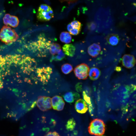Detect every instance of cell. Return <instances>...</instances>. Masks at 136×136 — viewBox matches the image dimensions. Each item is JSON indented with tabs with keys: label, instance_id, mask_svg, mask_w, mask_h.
Here are the masks:
<instances>
[{
	"label": "cell",
	"instance_id": "6da1fadb",
	"mask_svg": "<svg viewBox=\"0 0 136 136\" xmlns=\"http://www.w3.org/2000/svg\"><path fill=\"white\" fill-rule=\"evenodd\" d=\"M102 37L109 49H115L124 46L126 38L118 31L111 30Z\"/></svg>",
	"mask_w": 136,
	"mask_h": 136
},
{
	"label": "cell",
	"instance_id": "7a4b0ae2",
	"mask_svg": "<svg viewBox=\"0 0 136 136\" xmlns=\"http://www.w3.org/2000/svg\"><path fill=\"white\" fill-rule=\"evenodd\" d=\"M50 41L48 40L43 34L40 35L37 42H33L30 44L32 49L37 51L38 55L41 57L47 55L51 44Z\"/></svg>",
	"mask_w": 136,
	"mask_h": 136
},
{
	"label": "cell",
	"instance_id": "3957f363",
	"mask_svg": "<svg viewBox=\"0 0 136 136\" xmlns=\"http://www.w3.org/2000/svg\"><path fill=\"white\" fill-rule=\"evenodd\" d=\"M19 36L15 30L7 25L3 26L0 31V40L7 45L16 41Z\"/></svg>",
	"mask_w": 136,
	"mask_h": 136
},
{
	"label": "cell",
	"instance_id": "277c9868",
	"mask_svg": "<svg viewBox=\"0 0 136 136\" xmlns=\"http://www.w3.org/2000/svg\"><path fill=\"white\" fill-rule=\"evenodd\" d=\"M88 129V132L90 134L101 136L104 133L105 125L102 120L96 119L91 122Z\"/></svg>",
	"mask_w": 136,
	"mask_h": 136
},
{
	"label": "cell",
	"instance_id": "5b68a950",
	"mask_svg": "<svg viewBox=\"0 0 136 136\" xmlns=\"http://www.w3.org/2000/svg\"><path fill=\"white\" fill-rule=\"evenodd\" d=\"M53 17V11L51 7L45 4H42L40 6L37 14V18L39 20L48 21Z\"/></svg>",
	"mask_w": 136,
	"mask_h": 136
},
{
	"label": "cell",
	"instance_id": "8992f818",
	"mask_svg": "<svg viewBox=\"0 0 136 136\" xmlns=\"http://www.w3.org/2000/svg\"><path fill=\"white\" fill-rule=\"evenodd\" d=\"M89 68L86 64L82 63L76 66L74 70L76 76L79 79L85 80L88 76Z\"/></svg>",
	"mask_w": 136,
	"mask_h": 136
},
{
	"label": "cell",
	"instance_id": "52a82bcc",
	"mask_svg": "<svg viewBox=\"0 0 136 136\" xmlns=\"http://www.w3.org/2000/svg\"><path fill=\"white\" fill-rule=\"evenodd\" d=\"M37 73L40 81L44 84H45L50 78L52 70L50 67L40 68L37 69Z\"/></svg>",
	"mask_w": 136,
	"mask_h": 136
},
{
	"label": "cell",
	"instance_id": "ba28073f",
	"mask_svg": "<svg viewBox=\"0 0 136 136\" xmlns=\"http://www.w3.org/2000/svg\"><path fill=\"white\" fill-rule=\"evenodd\" d=\"M37 105L42 111H45L51 109V99L49 97L40 96L38 98Z\"/></svg>",
	"mask_w": 136,
	"mask_h": 136
},
{
	"label": "cell",
	"instance_id": "9c48e42d",
	"mask_svg": "<svg viewBox=\"0 0 136 136\" xmlns=\"http://www.w3.org/2000/svg\"><path fill=\"white\" fill-rule=\"evenodd\" d=\"M122 63L123 66L127 69H131L135 65V59L132 55L125 54L122 57Z\"/></svg>",
	"mask_w": 136,
	"mask_h": 136
},
{
	"label": "cell",
	"instance_id": "30bf717a",
	"mask_svg": "<svg viewBox=\"0 0 136 136\" xmlns=\"http://www.w3.org/2000/svg\"><path fill=\"white\" fill-rule=\"evenodd\" d=\"M3 20L5 24L9 25L13 27H17L19 22V19L17 17L10 15L8 14L5 15L3 18Z\"/></svg>",
	"mask_w": 136,
	"mask_h": 136
},
{
	"label": "cell",
	"instance_id": "8fae6325",
	"mask_svg": "<svg viewBox=\"0 0 136 136\" xmlns=\"http://www.w3.org/2000/svg\"><path fill=\"white\" fill-rule=\"evenodd\" d=\"M75 107L76 111L78 113L81 114L85 113L88 109L86 103L82 99H78L76 101Z\"/></svg>",
	"mask_w": 136,
	"mask_h": 136
},
{
	"label": "cell",
	"instance_id": "7c38bea8",
	"mask_svg": "<svg viewBox=\"0 0 136 136\" xmlns=\"http://www.w3.org/2000/svg\"><path fill=\"white\" fill-rule=\"evenodd\" d=\"M80 97V95L78 93L70 91L65 93L63 95L64 100L67 103H71L78 99Z\"/></svg>",
	"mask_w": 136,
	"mask_h": 136
},
{
	"label": "cell",
	"instance_id": "4fadbf2b",
	"mask_svg": "<svg viewBox=\"0 0 136 136\" xmlns=\"http://www.w3.org/2000/svg\"><path fill=\"white\" fill-rule=\"evenodd\" d=\"M64 54L71 57L74 56L75 54L76 48L72 44H66L62 47Z\"/></svg>",
	"mask_w": 136,
	"mask_h": 136
},
{
	"label": "cell",
	"instance_id": "5bb4252c",
	"mask_svg": "<svg viewBox=\"0 0 136 136\" xmlns=\"http://www.w3.org/2000/svg\"><path fill=\"white\" fill-rule=\"evenodd\" d=\"M81 23L79 21L75 20L69 24L67 28L69 32L71 33L79 30H81Z\"/></svg>",
	"mask_w": 136,
	"mask_h": 136
},
{
	"label": "cell",
	"instance_id": "9a60e30c",
	"mask_svg": "<svg viewBox=\"0 0 136 136\" xmlns=\"http://www.w3.org/2000/svg\"><path fill=\"white\" fill-rule=\"evenodd\" d=\"M100 74L101 72L99 69L96 67H93L90 69L88 75L91 80L94 81L98 79Z\"/></svg>",
	"mask_w": 136,
	"mask_h": 136
},
{
	"label": "cell",
	"instance_id": "2e32d148",
	"mask_svg": "<svg viewBox=\"0 0 136 136\" xmlns=\"http://www.w3.org/2000/svg\"><path fill=\"white\" fill-rule=\"evenodd\" d=\"M60 39L62 42L66 44L69 43L71 41L72 37L68 32H63L60 34Z\"/></svg>",
	"mask_w": 136,
	"mask_h": 136
},
{
	"label": "cell",
	"instance_id": "e0dca14e",
	"mask_svg": "<svg viewBox=\"0 0 136 136\" xmlns=\"http://www.w3.org/2000/svg\"><path fill=\"white\" fill-rule=\"evenodd\" d=\"M63 101L62 98L59 96H55L51 99L52 107L53 109L56 110L57 107Z\"/></svg>",
	"mask_w": 136,
	"mask_h": 136
},
{
	"label": "cell",
	"instance_id": "ac0fdd59",
	"mask_svg": "<svg viewBox=\"0 0 136 136\" xmlns=\"http://www.w3.org/2000/svg\"><path fill=\"white\" fill-rule=\"evenodd\" d=\"M60 45L57 43H53L51 45L49 52L52 55L56 54L61 50Z\"/></svg>",
	"mask_w": 136,
	"mask_h": 136
},
{
	"label": "cell",
	"instance_id": "d6986e66",
	"mask_svg": "<svg viewBox=\"0 0 136 136\" xmlns=\"http://www.w3.org/2000/svg\"><path fill=\"white\" fill-rule=\"evenodd\" d=\"M65 55L61 49L56 54L52 55L50 61L52 62V61H61L65 57Z\"/></svg>",
	"mask_w": 136,
	"mask_h": 136
},
{
	"label": "cell",
	"instance_id": "ffe728a7",
	"mask_svg": "<svg viewBox=\"0 0 136 136\" xmlns=\"http://www.w3.org/2000/svg\"><path fill=\"white\" fill-rule=\"evenodd\" d=\"M73 69L72 65L68 63L63 64L61 67L62 72L65 74H67L71 73L73 70Z\"/></svg>",
	"mask_w": 136,
	"mask_h": 136
},
{
	"label": "cell",
	"instance_id": "44dd1931",
	"mask_svg": "<svg viewBox=\"0 0 136 136\" xmlns=\"http://www.w3.org/2000/svg\"><path fill=\"white\" fill-rule=\"evenodd\" d=\"M76 123L73 118L70 119L67 122L65 125L66 129L68 131H72L74 128Z\"/></svg>",
	"mask_w": 136,
	"mask_h": 136
},
{
	"label": "cell",
	"instance_id": "7402d4cb",
	"mask_svg": "<svg viewBox=\"0 0 136 136\" xmlns=\"http://www.w3.org/2000/svg\"><path fill=\"white\" fill-rule=\"evenodd\" d=\"M83 95L85 101L88 105L89 111L90 113H91L92 112V110L90 98L88 96L85 91H83Z\"/></svg>",
	"mask_w": 136,
	"mask_h": 136
},
{
	"label": "cell",
	"instance_id": "603a6c76",
	"mask_svg": "<svg viewBox=\"0 0 136 136\" xmlns=\"http://www.w3.org/2000/svg\"><path fill=\"white\" fill-rule=\"evenodd\" d=\"M97 27V24L94 21L90 22L88 24V29L90 31L92 32L95 30Z\"/></svg>",
	"mask_w": 136,
	"mask_h": 136
},
{
	"label": "cell",
	"instance_id": "cb8c5ba5",
	"mask_svg": "<svg viewBox=\"0 0 136 136\" xmlns=\"http://www.w3.org/2000/svg\"><path fill=\"white\" fill-rule=\"evenodd\" d=\"M82 85L81 83H77L75 85V89L78 92L82 91Z\"/></svg>",
	"mask_w": 136,
	"mask_h": 136
},
{
	"label": "cell",
	"instance_id": "d4e9b609",
	"mask_svg": "<svg viewBox=\"0 0 136 136\" xmlns=\"http://www.w3.org/2000/svg\"><path fill=\"white\" fill-rule=\"evenodd\" d=\"M45 136H60L56 131L49 132L47 133Z\"/></svg>",
	"mask_w": 136,
	"mask_h": 136
},
{
	"label": "cell",
	"instance_id": "484cf974",
	"mask_svg": "<svg viewBox=\"0 0 136 136\" xmlns=\"http://www.w3.org/2000/svg\"><path fill=\"white\" fill-rule=\"evenodd\" d=\"M104 136V135H102V136Z\"/></svg>",
	"mask_w": 136,
	"mask_h": 136
}]
</instances>
